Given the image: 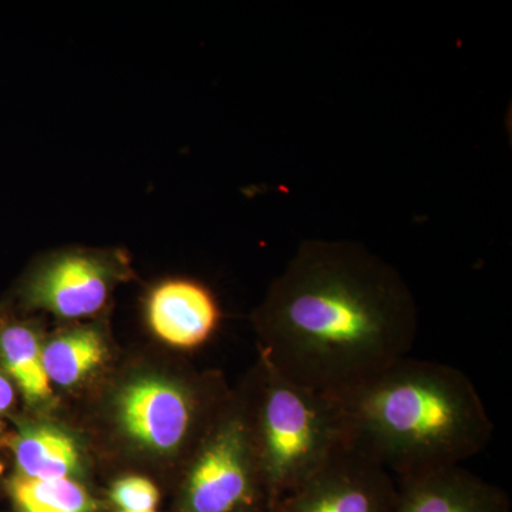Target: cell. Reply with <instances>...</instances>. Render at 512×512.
<instances>
[{"mask_svg":"<svg viewBox=\"0 0 512 512\" xmlns=\"http://www.w3.org/2000/svg\"><path fill=\"white\" fill-rule=\"evenodd\" d=\"M256 323L264 362L299 386L339 397L409 356L416 299L402 275L350 241H305L269 289Z\"/></svg>","mask_w":512,"mask_h":512,"instance_id":"1","label":"cell"},{"mask_svg":"<svg viewBox=\"0 0 512 512\" xmlns=\"http://www.w3.org/2000/svg\"><path fill=\"white\" fill-rule=\"evenodd\" d=\"M338 400L350 444L396 481L460 467L493 439L477 387L446 363L403 357Z\"/></svg>","mask_w":512,"mask_h":512,"instance_id":"2","label":"cell"},{"mask_svg":"<svg viewBox=\"0 0 512 512\" xmlns=\"http://www.w3.org/2000/svg\"><path fill=\"white\" fill-rule=\"evenodd\" d=\"M247 412L269 507L349 443L338 399L293 383L264 360Z\"/></svg>","mask_w":512,"mask_h":512,"instance_id":"3","label":"cell"},{"mask_svg":"<svg viewBox=\"0 0 512 512\" xmlns=\"http://www.w3.org/2000/svg\"><path fill=\"white\" fill-rule=\"evenodd\" d=\"M185 483V512L268 511L247 410L212 427Z\"/></svg>","mask_w":512,"mask_h":512,"instance_id":"4","label":"cell"},{"mask_svg":"<svg viewBox=\"0 0 512 512\" xmlns=\"http://www.w3.org/2000/svg\"><path fill=\"white\" fill-rule=\"evenodd\" d=\"M397 497L396 478L349 441L268 512H394Z\"/></svg>","mask_w":512,"mask_h":512,"instance_id":"5","label":"cell"},{"mask_svg":"<svg viewBox=\"0 0 512 512\" xmlns=\"http://www.w3.org/2000/svg\"><path fill=\"white\" fill-rule=\"evenodd\" d=\"M113 279L114 266L103 256L66 252L37 269L26 298L60 318H86L104 308Z\"/></svg>","mask_w":512,"mask_h":512,"instance_id":"6","label":"cell"},{"mask_svg":"<svg viewBox=\"0 0 512 512\" xmlns=\"http://www.w3.org/2000/svg\"><path fill=\"white\" fill-rule=\"evenodd\" d=\"M197 403L188 390L167 380L140 379L119 397V420L128 436L157 451L177 450L190 436Z\"/></svg>","mask_w":512,"mask_h":512,"instance_id":"7","label":"cell"},{"mask_svg":"<svg viewBox=\"0 0 512 512\" xmlns=\"http://www.w3.org/2000/svg\"><path fill=\"white\" fill-rule=\"evenodd\" d=\"M394 512H511L503 488L463 467L397 481Z\"/></svg>","mask_w":512,"mask_h":512,"instance_id":"8","label":"cell"},{"mask_svg":"<svg viewBox=\"0 0 512 512\" xmlns=\"http://www.w3.org/2000/svg\"><path fill=\"white\" fill-rule=\"evenodd\" d=\"M220 316L210 289L188 279H171L158 285L147 301L151 329L175 348L202 345L217 328Z\"/></svg>","mask_w":512,"mask_h":512,"instance_id":"9","label":"cell"},{"mask_svg":"<svg viewBox=\"0 0 512 512\" xmlns=\"http://www.w3.org/2000/svg\"><path fill=\"white\" fill-rule=\"evenodd\" d=\"M15 454L22 476L30 478H67L80 464L72 437L53 427L26 430L16 441Z\"/></svg>","mask_w":512,"mask_h":512,"instance_id":"10","label":"cell"},{"mask_svg":"<svg viewBox=\"0 0 512 512\" xmlns=\"http://www.w3.org/2000/svg\"><path fill=\"white\" fill-rule=\"evenodd\" d=\"M106 346L96 330L64 333L42 350L43 366L50 382L73 386L103 363Z\"/></svg>","mask_w":512,"mask_h":512,"instance_id":"11","label":"cell"},{"mask_svg":"<svg viewBox=\"0 0 512 512\" xmlns=\"http://www.w3.org/2000/svg\"><path fill=\"white\" fill-rule=\"evenodd\" d=\"M0 352L10 375L30 400L39 402L52 393L43 366L42 349L35 333L25 326L13 325L0 333Z\"/></svg>","mask_w":512,"mask_h":512,"instance_id":"12","label":"cell"},{"mask_svg":"<svg viewBox=\"0 0 512 512\" xmlns=\"http://www.w3.org/2000/svg\"><path fill=\"white\" fill-rule=\"evenodd\" d=\"M13 497L20 512H94L96 503L72 478H30L13 481Z\"/></svg>","mask_w":512,"mask_h":512,"instance_id":"13","label":"cell"},{"mask_svg":"<svg viewBox=\"0 0 512 512\" xmlns=\"http://www.w3.org/2000/svg\"><path fill=\"white\" fill-rule=\"evenodd\" d=\"M111 500L121 511H156L160 493L156 485L143 477H126L111 490Z\"/></svg>","mask_w":512,"mask_h":512,"instance_id":"14","label":"cell"},{"mask_svg":"<svg viewBox=\"0 0 512 512\" xmlns=\"http://www.w3.org/2000/svg\"><path fill=\"white\" fill-rule=\"evenodd\" d=\"M13 403V389L8 380L0 375V413L6 412Z\"/></svg>","mask_w":512,"mask_h":512,"instance_id":"15","label":"cell"},{"mask_svg":"<svg viewBox=\"0 0 512 512\" xmlns=\"http://www.w3.org/2000/svg\"><path fill=\"white\" fill-rule=\"evenodd\" d=\"M120 512H128V511H120ZM144 512H156V511H144Z\"/></svg>","mask_w":512,"mask_h":512,"instance_id":"16","label":"cell"}]
</instances>
